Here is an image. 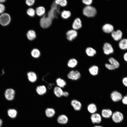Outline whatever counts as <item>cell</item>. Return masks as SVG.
<instances>
[{"label": "cell", "mask_w": 127, "mask_h": 127, "mask_svg": "<svg viewBox=\"0 0 127 127\" xmlns=\"http://www.w3.org/2000/svg\"><path fill=\"white\" fill-rule=\"evenodd\" d=\"M35 12L36 15L38 16L41 17L45 15L46 11L44 7L43 6H39L36 8Z\"/></svg>", "instance_id": "e0dca14e"}, {"label": "cell", "mask_w": 127, "mask_h": 127, "mask_svg": "<svg viewBox=\"0 0 127 127\" xmlns=\"http://www.w3.org/2000/svg\"><path fill=\"white\" fill-rule=\"evenodd\" d=\"M35 1V0H26L25 1V3L28 6H31L34 4Z\"/></svg>", "instance_id": "d590c367"}, {"label": "cell", "mask_w": 127, "mask_h": 127, "mask_svg": "<svg viewBox=\"0 0 127 127\" xmlns=\"http://www.w3.org/2000/svg\"><path fill=\"white\" fill-rule=\"evenodd\" d=\"M102 29L103 31L106 33H111L114 31V28L111 24H107L103 26Z\"/></svg>", "instance_id": "d6986e66"}, {"label": "cell", "mask_w": 127, "mask_h": 127, "mask_svg": "<svg viewBox=\"0 0 127 127\" xmlns=\"http://www.w3.org/2000/svg\"><path fill=\"white\" fill-rule=\"evenodd\" d=\"M63 92L61 88L58 86L54 88V94L58 97H60L63 95Z\"/></svg>", "instance_id": "484cf974"}, {"label": "cell", "mask_w": 127, "mask_h": 127, "mask_svg": "<svg viewBox=\"0 0 127 127\" xmlns=\"http://www.w3.org/2000/svg\"><path fill=\"white\" fill-rule=\"evenodd\" d=\"M110 64L115 69L118 68L119 65V63L113 57H110L108 59Z\"/></svg>", "instance_id": "83f0119b"}, {"label": "cell", "mask_w": 127, "mask_h": 127, "mask_svg": "<svg viewBox=\"0 0 127 127\" xmlns=\"http://www.w3.org/2000/svg\"><path fill=\"white\" fill-rule=\"evenodd\" d=\"M81 74L77 70H71L67 75L68 78L72 80H76L80 77Z\"/></svg>", "instance_id": "52a82bcc"}, {"label": "cell", "mask_w": 127, "mask_h": 127, "mask_svg": "<svg viewBox=\"0 0 127 127\" xmlns=\"http://www.w3.org/2000/svg\"><path fill=\"white\" fill-rule=\"evenodd\" d=\"M103 50L104 53L107 55L112 53L114 52L113 48L110 44L106 43L104 44Z\"/></svg>", "instance_id": "9c48e42d"}, {"label": "cell", "mask_w": 127, "mask_h": 127, "mask_svg": "<svg viewBox=\"0 0 127 127\" xmlns=\"http://www.w3.org/2000/svg\"><path fill=\"white\" fill-rule=\"evenodd\" d=\"M15 95V90L12 88L7 89L4 93V96L6 99L9 101H12L14 98Z\"/></svg>", "instance_id": "8992f818"}, {"label": "cell", "mask_w": 127, "mask_h": 127, "mask_svg": "<svg viewBox=\"0 0 127 127\" xmlns=\"http://www.w3.org/2000/svg\"><path fill=\"white\" fill-rule=\"evenodd\" d=\"M45 112L46 115L48 118L53 117L55 115L56 113L55 110L51 108H48L46 109Z\"/></svg>", "instance_id": "603a6c76"}, {"label": "cell", "mask_w": 127, "mask_h": 127, "mask_svg": "<svg viewBox=\"0 0 127 127\" xmlns=\"http://www.w3.org/2000/svg\"><path fill=\"white\" fill-rule=\"evenodd\" d=\"M92 0H83L82 2L85 4L89 5L90 4L92 3Z\"/></svg>", "instance_id": "74e56055"}, {"label": "cell", "mask_w": 127, "mask_h": 127, "mask_svg": "<svg viewBox=\"0 0 127 127\" xmlns=\"http://www.w3.org/2000/svg\"><path fill=\"white\" fill-rule=\"evenodd\" d=\"M94 127H103L102 126L99 125H96Z\"/></svg>", "instance_id": "f6af8a7d"}, {"label": "cell", "mask_w": 127, "mask_h": 127, "mask_svg": "<svg viewBox=\"0 0 127 127\" xmlns=\"http://www.w3.org/2000/svg\"><path fill=\"white\" fill-rule=\"evenodd\" d=\"M85 51L87 54L89 56H93L96 53V50L91 47L87 48Z\"/></svg>", "instance_id": "4dcf8cb0"}, {"label": "cell", "mask_w": 127, "mask_h": 127, "mask_svg": "<svg viewBox=\"0 0 127 127\" xmlns=\"http://www.w3.org/2000/svg\"><path fill=\"white\" fill-rule=\"evenodd\" d=\"M27 15L31 17H34L36 14L35 10L33 8H28L26 11Z\"/></svg>", "instance_id": "836d02e7"}, {"label": "cell", "mask_w": 127, "mask_h": 127, "mask_svg": "<svg viewBox=\"0 0 127 127\" xmlns=\"http://www.w3.org/2000/svg\"><path fill=\"white\" fill-rule=\"evenodd\" d=\"M36 90L37 93L40 95H42L45 94L47 91L46 87L43 85L38 86Z\"/></svg>", "instance_id": "7402d4cb"}, {"label": "cell", "mask_w": 127, "mask_h": 127, "mask_svg": "<svg viewBox=\"0 0 127 127\" xmlns=\"http://www.w3.org/2000/svg\"><path fill=\"white\" fill-rule=\"evenodd\" d=\"M5 1V0H0V2L2 3L4 2Z\"/></svg>", "instance_id": "ee69618b"}, {"label": "cell", "mask_w": 127, "mask_h": 127, "mask_svg": "<svg viewBox=\"0 0 127 127\" xmlns=\"http://www.w3.org/2000/svg\"><path fill=\"white\" fill-rule=\"evenodd\" d=\"M87 110L89 112L93 114L96 113L97 109L96 105L95 104L91 103L88 105Z\"/></svg>", "instance_id": "4316f807"}, {"label": "cell", "mask_w": 127, "mask_h": 127, "mask_svg": "<svg viewBox=\"0 0 127 127\" xmlns=\"http://www.w3.org/2000/svg\"><path fill=\"white\" fill-rule=\"evenodd\" d=\"M31 54L32 56L35 58L39 57L40 55V52L38 49L34 48L32 50L31 52Z\"/></svg>", "instance_id": "f546056e"}, {"label": "cell", "mask_w": 127, "mask_h": 127, "mask_svg": "<svg viewBox=\"0 0 127 127\" xmlns=\"http://www.w3.org/2000/svg\"><path fill=\"white\" fill-rule=\"evenodd\" d=\"M112 114V111L109 109H103L102 111V115L105 118H110L111 117Z\"/></svg>", "instance_id": "ac0fdd59"}, {"label": "cell", "mask_w": 127, "mask_h": 127, "mask_svg": "<svg viewBox=\"0 0 127 127\" xmlns=\"http://www.w3.org/2000/svg\"><path fill=\"white\" fill-rule=\"evenodd\" d=\"M27 75L28 80L31 82H34L37 79V76L34 72L31 71L28 72L27 73Z\"/></svg>", "instance_id": "ffe728a7"}, {"label": "cell", "mask_w": 127, "mask_h": 127, "mask_svg": "<svg viewBox=\"0 0 127 127\" xmlns=\"http://www.w3.org/2000/svg\"><path fill=\"white\" fill-rule=\"evenodd\" d=\"M26 36L29 40L30 41H32L35 40L36 37V33L33 30H30L27 32Z\"/></svg>", "instance_id": "4fadbf2b"}, {"label": "cell", "mask_w": 127, "mask_h": 127, "mask_svg": "<svg viewBox=\"0 0 127 127\" xmlns=\"http://www.w3.org/2000/svg\"><path fill=\"white\" fill-rule=\"evenodd\" d=\"M110 96L112 101L115 102L118 101L122 98V94L116 91H114L112 92Z\"/></svg>", "instance_id": "30bf717a"}, {"label": "cell", "mask_w": 127, "mask_h": 127, "mask_svg": "<svg viewBox=\"0 0 127 127\" xmlns=\"http://www.w3.org/2000/svg\"><path fill=\"white\" fill-rule=\"evenodd\" d=\"M91 119L93 123H99L102 121L101 115L99 113H95L92 114L91 116Z\"/></svg>", "instance_id": "8fae6325"}, {"label": "cell", "mask_w": 127, "mask_h": 127, "mask_svg": "<svg viewBox=\"0 0 127 127\" xmlns=\"http://www.w3.org/2000/svg\"><path fill=\"white\" fill-rule=\"evenodd\" d=\"M56 82L58 87L61 88L64 87L66 85V81L60 78L57 79Z\"/></svg>", "instance_id": "1f68e13d"}, {"label": "cell", "mask_w": 127, "mask_h": 127, "mask_svg": "<svg viewBox=\"0 0 127 127\" xmlns=\"http://www.w3.org/2000/svg\"><path fill=\"white\" fill-rule=\"evenodd\" d=\"M69 94L68 93L67 91H65L63 92V95L64 96L67 97L69 95Z\"/></svg>", "instance_id": "60d3db41"}, {"label": "cell", "mask_w": 127, "mask_h": 127, "mask_svg": "<svg viewBox=\"0 0 127 127\" xmlns=\"http://www.w3.org/2000/svg\"><path fill=\"white\" fill-rule=\"evenodd\" d=\"M11 18L8 13H3L0 16V24L3 26L8 25L10 22Z\"/></svg>", "instance_id": "277c9868"}, {"label": "cell", "mask_w": 127, "mask_h": 127, "mask_svg": "<svg viewBox=\"0 0 127 127\" xmlns=\"http://www.w3.org/2000/svg\"><path fill=\"white\" fill-rule=\"evenodd\" d=\"M96 13L95 8L91 6H88L85 7L83 10V15L89 17H93Z\"/></svg>", "instance_id": "3957f363"}, {"label": "cell", "mask_w": 127, "mask_h": 127, "mask_svg": "<svg viewBox=\"0 0 127 127\" xmlns=\"http://www.w3.org/2000/svg\"><path fill=\"white\" fill-rule=\"evenodd\" d=\"M2 120L0 118V127H1L2 126Z\"/></svg>", "instance_id": "7bdbcfd3"}, {"label": "cell", "mask_w": 127, "mask_h": 127, "mask_svg": "<svg viewBox=\"0 0 127 127\" xmlns=\"http://www.w3.org/2000/svg\"><path fill=\"white\" fill-rule=\"evenodd\" d=\"M111 117L113 121L116 123L121 122L124 119L123 114L118 111H115L113 113Z\"/></svg>", "instance_id": "5b68a950"}, {"label": "cell", "mask_w": 127, "mask_h": 127, "mask_svg": "<svg viewBox=\"0 0 127 127\" xmlns=\"http://www.w3.org/2000/svg\"><path fill=\"white\" fill-rule=\"evenodd\" d=\"M77 64V60L75 58H72L71 59L68 60L67 65L69 67L72 68L75 67Z\"/></svg>", "instance_id": "f1b7e54d"}, {"label": "cell", "mask_w": 127, "mask_h": 127, "mask_svg": "<svg viewBox=\"0 0 127 127\" xmlns=\"http://www.w3.org/2000/svg\"><path fill=\"white\" fill-rule=\"evenodd\" d=\"M57 121L60 124H65L67 123L68 119L66 115L62 114L58 116L57 119Z\"/></svg>", "instance_id": "9a60e30c"}, {"label": "cell", "mask_w": 127, "mask_h": 127, "mask_svg": "<svg viewBox=\"0 0 127 127\" xmlns=\"http://www.w3.org/2000/svg\"><path fill=\"white\" fill-rule=\"evenodd\" d=\"M122 99L123 103L124 104L127 105V95L124 96Z\"/></svg>", "instance_id": "f35d334b"}, {"label": "cell", "mask_w": 127, "mask_h": 127, "mask_svg": "<svg viewBox=\"0 0 127 127\" xmlns=\"http://www.w3.org/2000/svg\"><path fill=\"white\" fill-rule=\"evenodd\" d=\"M123 58L124 60L127 62V52L125 53L123 56Z\"/></svg>", "instance_id": "b9f144b4"}, {"label": "cell", "mask_w": 127, "mask_h": 127, "mask_svg": "<svg viewBox=\"0 0 127 127\" xmlns=\"http://www.w3.org/2000/svg\"><path fill=\"white\" fill-rule=\"evenodd\" d=\"M90 74L93 75H97L99 71V68L98 66L94 65L91 66L89 69Z\"/></svg>", "instance_id": "d4e9b609"}, {"label": "cell", "mask_w": 127, "mask_h": 127, "mask_svg": "<svg viewBox=\"0 0 127 127\" xmlns=\"http://www.w3.org/2000/svg\"><path fill=\"white\" fill-rule=\"evenodd\" d=\"M77 33L74 30H71L68 31L66 33V37L69 41H71L76 37Z\"/></svg>", "instance_id": "7c38bea8"}, {"label": "cell", "mask_w": 127, "mask_h": 127, "mask_svg": "<svg viewBox=\"0 0 127 127\" xmlns=\"http://www.w3.org/2000/svg\"><path fill=\"white\" fill-rule=\"evenodd\" d=\"M123 33L120 30L114 31L111 33V36L113 39L116 41L120 40L122 38Z\"/></svg>", "instance_id": "ba28073f"}, {"label": "cell", "mask_w": 127, "mask_h": 127, "mask_svg": "<svg viewBox=\"0 0 127 127\" xmlns=\"http://www.w3.org/2000/svg\"><path fill=\"white\" fill-rule=\"evenodd\" d=\"M122 82L123 84L127 87V77L124 78L123 79Z\"/></svg>", "instance_id": "ab89813d"}, {"label": "cell", "mask_w": 127, "mask_h": 127, "mask_svg": "<svg viewBox=\"0 0 127 127\" xmlns=\"http://www.w3.org/2000/svg\"><path fill=\"white\" fill-rule=\"evenodd\" d=\"M5 10V7L3 4L0 3V14H2Z\"/></svg>", "instance_id": "8d00e7d4"}, {"label": "cell", "mask_w": 127, "mask_h": 127, "mask_svg": "<svg viewBox=\"0 0 127 127\" xmlns=\"http://www.w3.org/2000/svg\"><path fill=\"white\" fill-rule=\"evenodd\" d=\"M7 114L8 116L11 118L14 119L16 118L17 114V110L14 109H9L7 111Z\"/></svg>", "instance_id": "cb8c5ba5"}, {"label": "cell", "mask_w": 127, "mask_h": 127, "mask_svg": "<svg viewBox=\"0 0 127 127\" xmlns=\"http://www.w3.org/2000/svg\"><path fill=\"white\" fill-rule=\"evenodd\" d=\"M54 2L56 4L62 7L66 6L67 4V1L66 0H56Z\"/></svg>", "instance_id": "e575fe53"}, {"label": "cell", "mask_w": 127, "mask_h": 127, "mask_svg": "<svg viewBox=\"0 0 127 127\" xmlns=\"http://www.w3.org/2000/svg\"><path fill=\"white\" fill-rule=\"evenodd\" d=\"M71 104L75 110L79 111L81 109L82 104L79 101L76 99H73L71 102Z\"/></svg>", "instance_id": "5bb4252c"}, {"label": "cell", "mask_w": 127, "mask_h": 127, "mask_svg": "<svg viewBox=\"0 0 127 127\" xmlns=\"http://www.w3.org/2000/svg\"><path fill=\"white\" fill-rule=\"evenodd\" d=\"M52 20L46 16L45 14L40 19V25L42 28L46 29L48 28L51 26L52 23Z\"/></svg>", "instance_id": "7a4b0ae2"}, {"label": "cell", "mask_w": 127, "mask_h": 127, "mask_svg": "<svg viewBox=\"0 0 127 127\" xmlns=\"http://www.w3.org/2000/svg\"><path fill=\"white\" fill-rule=\"evenodd\" d=\"M71 15V13L69 11L64 10L61 13V17L64 19H66L70 17Z\"/></svg>", "instance_id": "d6a6232c"}, {"label": "cell", "mask_w": 127, "mask_h": 127, "mask_svg": "<svg viewBox=\"0 0 127 127\" xmlns=\"http://www.w3.org/2000/svg\"><path fill=\"white\" fill-rule=\"evenodd\" d=\"M58 5L53 2L51 7V9L47 13L48 16L52 20L55 18H56L57 14L60 13V11L58 8Z\"/></svg>", "instance_id": "6da1fadb"}, {"label": "cell", "mask_w": 127, "mask_h": 127, "mask_svg": "<svg viewBox=\"0 0 127 127\" xmlns=\"http://www.w3.org/2000/svg\"><path fill=\"white\" fill-rule=\"evenodd\" d=\"M81 21L79 18H77L74 20L72 24V27L74 30H77L81 28L82 27Z\"/></svg>", "instance_id": "2e32d148"}, {"label": "cell", "mask_w": 127, "mask_h": 127, "mask_svg": "<svg viewBox=\"0 0 127 127\" xmlns=\"http://www.w3.org/2000/svg\"><path fill=\"white\" fill-rule=\"evenodd\" d=\"M119 46L122 50L127 49V39H122L119 42Z\"/></svg>", "instance_id": "44dd1931"}]
</instances>
